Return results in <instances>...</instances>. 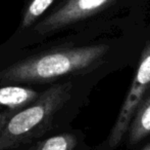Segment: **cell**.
I'll use <instances>...</instances> for the list:
<instances>
[{
  "mask_svg": "<svg viewBox=\"0 0 150 150\" xmlns=\"http://www.w3.org/2000/svg\"><path fill=\"white\" fill-rule=\"evenodd\" d=\"M6 122H7V114L0 113V131L3 128V126L6 124Z\"/></svg>",
  "mask_w": 150,
  "mask_h": 150,
  "instance_id": "9c48e42d",
  "label": "cell"
},
{
  "mask_svg": "<svg viewBox=\"0 0 150 150\" xmlns=\"http://www.w3.org/2000/svg\"><path fill=\"white\" fill-rule=\"evenodd\" d=\"M77 145V137L73 134H61L44 140L29 150H73Z\"/></svg>",
  "mask_w": 150,
  "mask_h": 150,
  "instance_id": "52a82bcc",
  "label": "cell"
},
{
  "mask_svg": "<svg viewBox=\"0 0 150 150\" xmlns=\"http://www.w3.org/2000/svg\"><path fill=\"white\" fill-rule=\"evenodd\" d=\"M150 136V90L140 103L126 134L128 148L132 149Z\"/></svg>",
  "mask_w": 150,
  "mask_h": 150,
  "instance_id": "5b68a950",
  "label": "cell"
},
{
  "mask_svg": "<svg viewBox=\"0 0 150 150\" xmlns=\"http://www.w3.org/2000/svg\"><path fill=\"white\" fill-rule=\"evenodd\" d=\"M53 1L54 0H32L23 17L21 25L22 29L30 27L39 17H41L46 11V9L51 5Z\"/></svg>",
  "mask_w": 150,
  "mask_h": 150,
  "instance_id": "ba28073f",
  "label": "cell"
},
{
  "mask_svg": "<svg viewBox=\"0 0 150 150\" xmlns=\"http://www.w3.org/2000/svg\"><path fill=\"white\" fill-rule=\"evenodd\" d=\"M150 90V41L146 44L141 54L137 71L127 93L124 104L120 107L117 120L113 123L107 139L104 142L103 150H115L126 137L137 108Z\"/></svg>",
  "mask_w": 150,
  "mask_h": 150,
  "instance_id": "3957f363",
  "label": "cell"
},
{
  "mask_svg": "<svg viewBox=\"0 0 150 150\" xmlns=\"http://www.w3.org/2000/svg\"><path fill=\"white\" fill-rule=\"evenodd\" d=\"M142 150H150V142H149L148 144H147L146 146H145Z\"/></svg>",
  "mask_w": 150,
  "mask_h": 150,
  "instance_id": "30bf717a",
  "label": "cell"
},
{
  "mask_svg": "<svg viewBox=\"0 0 150 150\" xmlns=\"http://www.w3.org/2000/svg\"><path fill=\"white\" fill-rule=\"evenodd\" d=\"M112 1L113 0H67L36 26V32L42 35L47 34L87 19L109 5Z\"/></svg>",
  "mask_w": 150,
  "mask_h": 150,
  "instance_id": "277c9868",
  "label": "cell"
},
{
  "mask_svg": "<svg viewBox=\"0 0 150 150\" xmlns=\"http://www.w3.org/2000/svg\"><path fill=\"white\" fill-rule=\"evenodd\" d=\"M106 44L63 48L38 55L7 67L0 73L3 81H48L61 76L95 69L108 54Z\"/></svg>",
  "mask_w": 150,
  "mask_h": 150,
  "instance_id": "6da1fadb",
  "label": "cell"
},
{
  "mask_svg": "<svg viewBox=\"0 0 150 150\" xmlns=\"http://www.w3.org/2000/svg\"><path fill=\"white\" fill-rule=\"evenodd\" d=\"M38 93L29 88L7 85L0 88V105L9 109H18L38 98Z\"/></svg>",
  "mask_w": 150,
  "mask_h": 150,
  "instance_id": "8992f818",
  "label": "cell"
},
{
  "mask_svg": "<svg viewBox=\"0 0 150 150\" xmlns=\"http://www.w3.org/2000/svg\"><path fill=\"white\" fill-rule=\"evenodd\" d=\"M71 82L55 84L38 96L33 105L7 120L0 131V150H6L42 132L71 99Z\"/></svg>",
  "mask_w": 150,
  "mask_h": 150,
  "instance_id": "7a4b0ae2",
  "label": "cell"
}]
</instances>
